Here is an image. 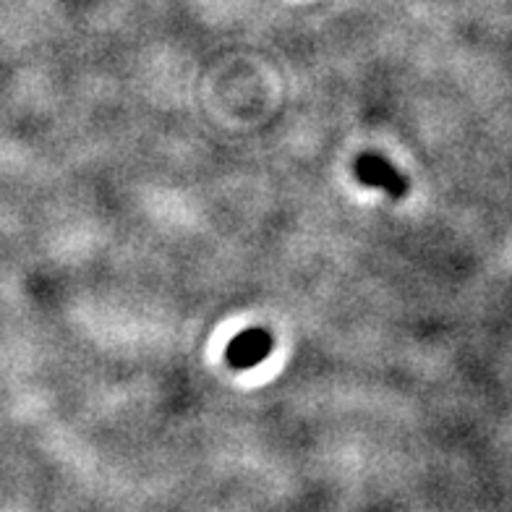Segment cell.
I'll use <instances>...</instances> for the list:
<instances>
[{"mask_svg": "<svg viewBox=\"0 0 512 512\" xmlns=\"http://www.w3.org/2000/svg\"><path fill=\"white\" fill-rule=\"evenodd\" d=\"M356 178L366 186H379L384 189L392 199H403L408 194V181L400 176L395 165L384 160L379 155H361L356 162Z\"/></svg>", "mask_w": 512, "mask_h": 512, "instance_id": "7a4b0ae2", "label": "cell"}, {"mask_svg": "<svg viewBox=\"0 0 512 512\" xmlns=\"http://www.w3.org/2000/svg\"><path fill=\"white\" fill-rule=\"evenodd\" d=\"M272 345H275V340H272L270 332L254 327V330H246L238 337H233V343L228 345L225 358H228V364L238 371L254 369V366H259L264 358L270 356Z\"/></svg>", "mask_w": 512, "mask_h": 512, "instance_id": "6da1fadb", "label": "cell"}]
</instances>
